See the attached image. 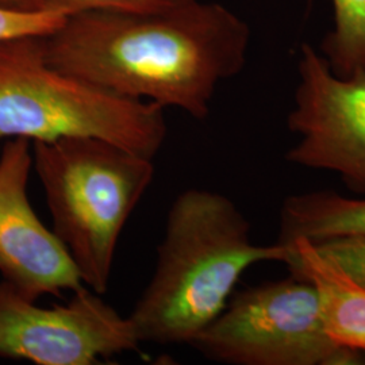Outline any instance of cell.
<instances>
[{"label": "cell", "mask_w": 365, "mask_h": 365, "mask_svg": "<svg viewBox=\"0 0 365 365\" xmlns=\"http://www.w3.org/2000/svg\"><path fill=\"white\" fill-rule=\"evenodd\" d=\"M43 45L64 72L202 120L218 86L247 66L250 29L221 3L191 0L158 13L69 14Z\"/></svg>", "instance_id": "6da1fadb"}, {"label": "cell", "mask_w": 365, "mask_h": 365, "mask_svg": "<svg viewBox=\"0 0 365 365\" xmlns=\"http://www.w3.org/2000/svg\"><path fill=\"white\" fill-rule=\"evenodd\" d=\"M289 245H257L250 223L220 192L190 188L170 205L156 267L128 317L140 342H191L227 306L252 265L287 264Z\"/></svg>", "instance_id": "7a4b0ae2"}, {"label": "cell", "mask_w": 365, "mask_h": 365, "mask_svg": "<svg viewBox=\"0 0 365 365\" xmlns=\"http://www.w3.org/2000/svg\"><path fill=\"white\" fill-rule=\"evenodd\" d=\"M53 233L86 287L103 295L118 242L155 178L150 157L90 137L31 143Z\"/></svg>", "instance_id": "3957f363"}, {"label": "cell", "mask_w": 365, "mask_h": 365, "mask_svg": "<svg viewBox=\"0 0 365 365\" xmlns=\"http://www.w3.org/2000/svg\"><path fill=\"white\" fill-rule=\"evenodd\" d=\"M168 135L164 108L53 66L43 36L0 41V146L90 137L155 158Z\"/></svg>", "instance_id": "277c9868"}, {"label": "cell", "mask_w": 365, "mask_h": 365, "mask_svg": "<svg viewBox=\"0 0 365 365\" xmlns=\"http://www.w3.org/2000/svg\"><path fill=\"white\" fill-rule=\"evenodd\" d=\"M191 345L225 364L365 363L364 353L329 337L317 289L297 276L238 292Z\"/></svg>", "instance_id": "5b68a950"}, {"label": "cell", "mask_w": 365, "mask_h": 365, "mask_svg": "<svg viewBox=\"0 0 365 365\" xmlns=\"http://www.w3.org/2000/svg\"><path fill=\"white\" fill-rule=\"evenodd\" d=\"M66 304L42 307L9 282L0 283V357L37 365H95L140 349L129 317L91 288Z\"/></svg>", "instance_id": "8992f818"}, {"label": "cell", "mask_w": 365, "mask_h": 365, "mask_svg": "<svg viewBox=\"0 0 365 365\" xmlns=\"http://www.w3.org/2000/svg\"><path fill=\"white\" fill-rule=\"evenodd\" d=\"M298 75L287 122L299 141L288 161L334 172L354 191L365 192V71L339 78L322 53L304 43Z\"/></svg>", "instance_id": "52a82bcc"}, {"label": "cell", "mask_w": 365, "mask_h": 365, "mask_svg": "<svg viewBox=\"0 0 365 365\" xmlns=\"http://www.w3.org/2000/svg\"><path fill=\"white\" fill-rule=\"evenodd\" d=\"M31 170V143L4 141L0 146V272L27 298L38 300L84 284L63 244L30 203Z\"/></svg>", "instance_id": "ba28073f"}, {"label": "cell", "mask_w": 365, "mask_h": 365, "mask_svg": "<svg viewBox=\"0 0 365 365\" xmlns=\"http://www.w3.org/2000/svg\"><path fill=\"white\" fill-rule=\"evenodd\" d=\"M292 276L313 284L329 337L339 346L365 353V286L307 240L288 244Z\"/></svg>", "instance_id": "9c48e42d"}, {"label": "cell", "mask_w": 365, "mask_h": 365, "mask_svg": "<svg viewBox=\"0 0 365 365\" xmlns=\"http://www.w3.org/2000/svg\"><path fill=\"white\" fill-rule=\"evenodd\" d=\"M324 244L341 238H365V199L333 191L288 196L280 211V244L295 240Z\"/></svg>", "instance_id": "30bf717a"}, {"label": "cell", "mask_w": 365, "mask_h": 365, "mask_svg": "<svg viewBox=\"0 0 365 365\" xmlns=\"http://www.w3.org/2000/svg\"><path fill=\"white\" fill-rule=\"evenodd\" d=\"M333 29L321 51L334 75L365 71V0H331Z\"/></svg>", "instance_id": "8fae6325"}, {"label": "cell", "mask_w": 365, "mask_h": 365, "mask_svg": "<svg viewBox=\"0 0 365 365\" xmlns=\"http://www.w3.org/2000/svg\"><path fill=\"white\" fill-rule=\"evenodd\" d=\"M188 1L191 0H34L31 11H48L64 15L93 10L158 13L180 7Z\"/></svg>", "instance_id": "7c38bea8"}, {"label": "cell", "mask_w": 365, "mask_h": 365, "mask_svg": "<svg viewBox=\"0 0 365 365\" xmlns=\"http://www.w3.org/2000/svg\"><path fill=\"white\" fill-rule=\"evenodd\" d=\"M66 15L48 11H25L0 6V41L29 36H49Z\"/></svg>", "instance_id": "4fadbf2b"}, {"label": "cell", "mask_w": 365, "mask_h": 365, "mask_svg": "<svg viewBox=\"0 0 365 365\" xmlns=\"http://www.w3.org/2000/svg\"><path fill=\"white\" fill-rule=\"evenodd\" d=\"M315 245L365 286V238H341Z\"/></svg>", "instance_id": "5bb4252c"}, {"label": "cell", "mask_w": 365, "mask_h": 365, "mask_svg": "<svg viewBox=\"0 0 365 365\" xmlns=\"http://www.w3.org/2000/svg\"><path fill=\"white\" fill-rule=\"evenodd\" d=\"M33 1H34V0H0V6H1V7H7V9L31 11Z\"/></svg>", "instance_id": "9a60e30c"}]
</instances>
